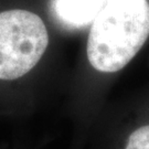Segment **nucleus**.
<instances>
[{
  "mask_svg": "<svg viewBox=\"0 0 149 149\" xmlns=\"http://www.w3.org/2000/svg\"><path fill=\"white\" fill-rule=\"evenodd\" d=\"M148 37L147 0H108L92 22L87 59L100 72H117L138 53Z\"/></svg>",
  "mask_w": 149,
  "mask_h": 149,
  "instance_id": "f257e3e1",
  "label": "nucleus"
},
{
  "mask_svg": "<svg viewBox=\"0 0 149 149\" xmlns=\"http://www.w3.org/2000/svg\"><path fill=\"white\" fill-rule=\"evenodd\" d=\"M48 45V30L38 15L22 9L0 12V80H17L29 73Z\"/></svg>",
  "mask_w": 149,
  "mask_h": 149,
  "instance_id": "f03ea898",
  "label": "nucleus"
},
{
  "mask_svg": "<svg viewBox=\"0 0 149 149\" xmlns=\"http://www.w3.org/2000/svg\"><path fill=\"white\" fill-rule=\"evenodd\" d=\"M108 0H52L54 18L66 28H81L95 20Z\"/></svg>",
  "mask_w": 149,
  "mask_h": 149,
  "instance_id": "7ed1b4c3",
  "label": "nucleus"
},
{
  "mask_svg": "<svg viewBox=\"0 0 149 149\" xmlns=\"http://www.w3.org/2000/svg\"><path fill=\"white\" fill-rule=\"evenodd\" d=\"M125 149H149V125L130 134Z\"/></svg>",
  "mask_w": 149,
  "mask_h": 149,
  "instance_id": "20e7f679",
  "label": "nucleus"
}]
</instances>
